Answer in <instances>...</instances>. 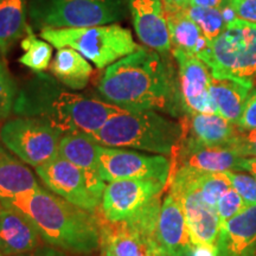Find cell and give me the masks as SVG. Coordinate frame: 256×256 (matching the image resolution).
<instances>
[{"label": "cell", "mask_w": 256, "mask_h": 256, "mask_svg": "<svg viewBox=\"0 0 256 256\" xmlns=\"http://www.w3.org/2000/svg\"><path fill=\"white\" fill-rule=\"evenodd\" d=\"M256 244V206H249L220 224L218 256H248Z\"/></svg>", "instance_id": "cell-20"}, {"label": "cell", "mask_w": 256, "mask_h": 256, "mask_svg": "<svg viewBox=\"0 0 256 256\" xmlns=\"http://www.w3.org/2000/svg\"><path fill=\"white\" fill-rule=\"evenodd\" d=\"M242 158L244 156L232 146H200L180 140L170 160L171 172L185 168L200 174H215L240 170Z\"/></svg>", "instance_id": "cell-14"}, {"label": "cell", "mask_w": 256, "mask_h": 256, "mask_svg": "<svg viewBox=\"0 0 256 256\" xmlns=\"http://www.w3.org/2000/svg\"><path fill=\"white\" fill-rule=\"evenodd\" d=\"M127 0H30L34 28H90L115 24L127 14Z\"/></svg>", "instance_id": "cell-6"}, {"label": "cell", "mask_w": 256, "mask_h": 256, "mask_svg": "<svg viewBox=\"0 0 256 256\" xmlns=\"http://www.w3.org/2000/svg\"><path fill=\"white\" fill-rule=\"evenodd\" d=\"M240 170H244L256 179V156H244L240 162Z\"/></svg>", "instance_id": "cell-38"}, {"label": "cell", "mask_w": 256, "mask_h": 256, "mask_svg": "<svg viewBox=\"0 0 256 256\" xmlns=\"http://www.w3.org/2000/svg\"><path fill=\"white\" fill-rule=\"evenodd\" d=\"M43 188L24 162L0 146V200H11Z\"/></svg>", "instance_id": "cell-22"}, {"label": "cell", "mask_w": 256, "mask_h": 256, "mask_svg": "<svg viewBox=\"0 0 256 256\" xmlns=\"http://www.w3.org/2000/svg\"><path fill=\"white\" fill-rule=\"evenodd\" d=\"M50 72L57 81L72 90H82L90 81L92 68L84 56L72 48L57 51Z\"/></svg>", "instance_id": "cell-24"}, {"label": "cell", "mask_w": 256, "mask_h": 256, "mask_svg": "<svg viewBox=\"0 0 256 256\" xmlns=\"http://www.w3.org/2000/svg\"><path fill=\"white\" fill-rule=\"evenodd\" d=\"M42 238L31 220L6 206L0 214V249L4 256H18L40 247Z\"/></svg>", "instance_id": "cell-19"}, {"label": "cell", "mask_w": 256, "mask_h": 256, "mask_svg": "<svg viewBox=\"0 0 256 256\" xmlns=\"http://www.w3.org/2000/svg\"><path fill=\"white\" fill-rule=\"evenodd\" d=\"M196 184L202 200L208 206L215 209L220 198L232 188V183L226 172H215V174L196 172Z\"/></svg>", "instance_id": "cell-28"}, {"label": "cell", "mask_w": 256, "mask_h": 256, "mask_svg": "<svg viewBox=\"0 0 256 256\" xmlns=\"http://www.w3.org/2000/svg\"><path fill=\"white\" fill-rule=\"evenodd\" d=\"M254 88L252 80L211 78L210 94L216 114L236 124Z\"/></svg>", "instance_id": "cell-21"}, {"label": "cell", "mask_w": 256, "mask_h": 256, "mask_svg": "<svg viewBox=\"0 0 256 256\" xmlns=\"http://www.w3.org/2000/svg\"><path fill=\"white\" fill-rule=\"evenodd\" d=\"M232 188L240 194L243 202L249 206H256V179L249 174L226 171Z\"/></svg>", "instance_id": "cell-31"}, {"label": "cell", "mask_w": 256, "mask_h": 256, "mask_svg": "<svg viewBox=\"0 0 256 256\" xmlns=\"http://www.w3.org/2000/svg\"><path fill=\"white\" fill-rule=\"evenodd\" d=\"M34 170L46 188L63 200L92 212L101 206V202L89 190L84 172L62 156H57Z\"/></svg>", "instance_id": "cell-13"}, {"label": "cell", "mask_w": 256, "mask_h": 256, "mask_svg": "<svg viewBox=\"0 0 256 256\" xmlns=\"http://www.w3.org/2000/svg\"><path fill=\"white\" fill-rule=\"evenodd\" d=\"M40 37L57 49L72 48L92 60L98 69L112 66L124 56L140 49L132 32L119 24L90 28H46Z\"/></svg>", "instance_id": "cell-5"}, {"label": "cell", "mask_w": 256, "mask_h": 256, "mask_svg": "<svg viewBox=\"0 0 256 256\" xmlns=\"http://www.w3.org/2000/svg\"><path fill=\"white\" fill-rule=\"evenodd\" d=\"M182 142L200 146H232L240 130L218 114H186L182 116Z\"/></svg>", "instance_id": "cell-18"}, {"label": "cell", "mask_w": 256, "mask_h": 256, "mask_svg": "<svg viewBox=\"0 0 256 256\" xmlns=\"http://www.w3.org/2000/svg\"><path fill=\"white\" fill-rule=\"evenodd\" d=\"M228 5V0H190L188 6L204 8H218L223 10Z\"/></svg>", "instance_id": "cell-37"}, {"label": "cell", "mask_w": 256, "mask_h": 256, "mask_svg": "<svg viewBox=\"0 0 256 256\" xmlns=\"http://www.w3.org/2000/svg\"><path fill=\"white\" fill-rule=\"evenodd\" d=\"M0 256H4V254H2V249H0Z\"/></svg>", "instance_id": "cell-43"}, {"label": "cell", "mask_w": 256, "mask_h": 256, "mask_svg": "<svg viewBox=\"0 0 256 256\" xmlns=\"http://www.w3.org/2000/svg\"><path fill=\"white\" fill-rule=\"evenodd\" d=\"M166 19L172 49L183 50L200 60L210 44L200 28L188 17L185 10L166 12Z\"/></svg>", "instance_id": "cell-23"}, {"label": "cell", "mask_w": 256, "mask_h": 256, "mask_svg": "<svg viewBox=\"0 0 256 256\" xmlns=\"http://www.w3.org/2000/svg\"><path fill=\"white\" fill-rule=\"evenodd\" d=\"M246 208H247V204L243 202L238 192L232 188L220 198L216 204V212L218 215L220 224L228 222L232 217L242 212Z\"/></svg>", "instance_id": "cell-30"}, {"label": "cell", "mask_w": 256, "mask_h": 256, "mask_svg": "<svg viewBox=\"0 0 256 256\" xmlns=\"http://www.w3.org/2000/svg\"><path fill=\"white\" fill-rule=\"evenodd\" d=\"M98 150L100 145L84 133L63 134L58 145V156L84 172L89 190L101 202L107 183L98 171Z\"/></svg>", "instance_id": "cell-17"}, {"label": "cell", "mask_w": 256, "mask_h": 256, "mask_svg": "<svg viewBox=\"0 0 256 256\" xmlns=\"http://www.w3.org/2000/svg\"><path fill=\"white\" fill-rule=\"evenodd\" d=\"M185 12L200 28L209 43L215 40L228 25L222 10L188 6Z\"/></svg>", "instance_id": "cell-27"}, {"label": "cell", "mask_w": 256, "mask_h": 256, "mask_svg": "<svg viewBox=\"0 0 256 256\" xmlns=\"http://www.w3.org/2000/svg\"><path fill=\"white\" fill-rule=\"evenodd\" d=\"M178 64V89L183 115L216 114L210 94L211 72L198 57L183 50L172 49Z\"/></svg>", "instance_id": "cell-12"}, {"label": "cell", "mask_w": 256, "mask_h": 256, "mask_svg": "<svg viewBox=\"0 0 256 256\" xmlns=\"http://www.w3.org/2000/svg\"><path fill=\"white\" fill-rule=\"evenodd\" d=\"M63 133L37 118L18 116L0 128V140L8 151L32 168L46 165L58 156Z\"/></svg>", "instance_id": "cell-8"}, {"label": "cell", "mask_w": 256, "mask_h": 256, "mask_svg": "<svg viewBox=\"0 0 256 256\" xmlns=\"http://www.w3.org/2000/svg\"><path fill=\"white\" fill-rule=\"evenodd\" d=\"M122 110L102 98L70 92L54 76L37 72L18 90L12 112L46 121L63 134L92 136Z\"/></svg>", "instance_id": "cell-2"}, {"label": "cell", "mask_w": 256, "mask_h": 256, "mask_svg": "<svg viewBox=\"0 0 256 256\" xmlns=\"http://www.w3.org/2000/svg\"><path fill=\"white\" fill-rule=\"evenodd\" d=\"M236 126L242 132L256 130V90H252L249 95L244 108H243L242 115L236 124Z\"/></svg>", "instance_id": "cell-32"}, {"label": "cell", "mask_w": 256, "mask_h": 256, "mask_svg": "<svg viewBox=\"0 0 256 256\" xmlns=\"http://www.w3.org/2000/svg\"><path fill=\"white\" fill-rule=\"evenodd\" d=\"M102 100L127 112L182 114L178 76L162 54L140 48L104 70L96 84Z\"/></svg>", "instance_id": "cell-1"}, {"label": "cell", "mask_w": 256, "mask_h": 256, "mask_svg": "<svg viewBox=\"0 0 256 256\" xmlns=\"http://www.w3.org/2000/svg\"><path fill=\"white\" fill-rule=\"evenodd\" d=\"M166 188L156 180L124 179L107 183L102 196L101 209L110 223L124 222L139 212Z\"/></svg>", "instance_id": "cell-11"}, {"label": "cell", "mask_w": 256, "mask_h": 256, "mask_svg": "<svg viewBox=\"0 0 256 256\" xmlns=\"http://www.w3.org/2000/svg\"><path fill=\"white\" fill-rule=\"evenodd\" d=\"M18 256H69L66 254V252L60 250L58 248L55 247H44V246H40L34 249V250L28 252L26 254L18 255Z\"/></svg>", "instance_id": "cell-36"}, {"label": "cell", "mask_w": 256, "mask_h": 256, "mask_svg": "<svg viewBox=\"0 0 256 256\" xmlns=\"http://www.w3.org/2000/svg\"><path fill=\"white\" fill-rule=\"evenodd\" d=\"M104 256H114L113 254L110 250H107V249H104Z\"/></svg>", "instance_id": "cell-41"}, {"label": "cell", "mask_w": 256, "mask_h": 256, "mask_svg": "<svg viewBox=\"0 0 256 256\" xmlns=\"http://www.w3.org/2000/svg\"><path fill=\"white\" fill-rule=\"evenodd\" d=\"M26 0H0V52L6 56L28 32Z\"/></svg>", "instance_id": "cell-25"}, {"label": "cell", "mask_w": 256, "mask_h": 256, "mask_svg": "<svg viewBox=\"0 0 256 256\" xmlns=\"http://www.w3.org/2000/svg\"><path fill=\"white\" fill-rule=\"evenodd\" d=\"M5 208H6V206H5L4 200H0V214H2V211L5 210Z\"/></svg>", "instance_id": "cell-40"}, {"label": "cell", "mask_w": 256, "mask_h": 256, "mask_svg": "<svg viewBox=\"0 0 256 256\" xmlns=\"http://www.w3.org/2000/svg\"><path fill=\"white\" fill-rule=\"evenodd\" d=\"M156 242L160 256H188L194 246L180 202L171 192L160 206Z\"/></svg>", "instance_id": "cell-16"}, {"label": "cell", "mask_w": 256, "mask_h": 256, "mask_svg": "<svg viewBox=\"0 0 256 256\" xmlns=\"http://www.w3.org/2000/svg\"><path fill=\"white\" fill-rule=\"evenodd\" d=\"M180 122H176L156 110H122L110 118L92 139L101 146L171 156L180 142Z\"/></svg>", "instance_id": "cell-4"}, {"label": "cell", "mask_w": 256, "mask_h": 256, "mask_svg": "<svg viewBox=\"0 0 256 256\" xmlns=\"http://www.w3.org/2000/svg\"><path fill=\"white\" fill-rule=\"evenodd\" d=\"M4 203L26 216L51 247L80 255L92 254L102 248V226L92 211L48 188L19 194Z\"/></svg>", "instance_id": "cell-3"}, {"label": "cell", "mask_w": 256, "mask_h": 256, "mask_svg": "<svg viewBox=\"0 0 256 256\" xmlns=\"http://www.w3.org/2000/svg\"><path fill=\"white\" fill-rule=\"evenodd\" d=\"M18 88L8 68L0 60V121L5 120L14 110Z\"/></svg>", "instance_id": "cell-29"}, {"label": "cell", "mask_w": 256, "mask_h": 256, "mask_svg": "<svg viewBox=\"0 0 256 256\" xmlns=\"http://www.w3.org/2000/svg\"><path fill=\"white\" fill-rule=\"evenodd\" d=\"M170 192L178 198L194 244L217 246L220 222L215 208L202 200L196 184V172L178 168L170 174Z\"/></svg>", "instance_id": "cell-9"}, {"label": "cell", "mask_w": 256, "mask_h": 256, "mask_svg": "<svg viewBox=\"0 0 256 256\" xmlns=\"http://www.w3.org/2000/svg\"><path fill=\"white\" fill-rule=\"evenodd\" d=\"M132 23L140 42L156 52L172 50L171 38L162 0H127Z\"/></svg>", "instance_id": "cell-15"}, {"label": "cell", "mask_w": 256, "mask_h": 256, "mask_svg": "<svg viewBox=\"0 0 256 256\" xmlns=\"http://www.w3.org/2000/svg\"><path fill=\"white\" fill-rule=\"evenodd\" d=\"M248 256H256V244H255V247L252 249V252H249Z\"/></svg>", "instance_id": "cell-42"}, {"label": "cell", "mask_w": 256, "mask_h": 256, "mask_svg": "<svg viewBox=\"0 0 256 256\" xmlns=\"http://www.w3.org/2000/svg\"><path fill=\"white\" fill-rule=\"evenodd\" d=\"M200 60L216 78L252 80L256 76V24L234 19Z\"/></svg>", "instance_id": "cell-7"}, {"label": "cell", "mask_w": 256, "mask_h": 256, "mask_svg": "<svg viewBox=\"0 0 256 256\" xmlns=\"http://www.w3.org/2000/svg\"><path fill=\"white\" fill-rule=\"evenodd\" d=\"M228 5L238 19L256 24V0H228Z\"/></svg>", "instance_id": "cell-34"}, {"label": "cell", "mask_w": 256, "mask_h": 256, "mask_svg": "<svg viewBox=\"0 0 256 256\" xmlns=\"http://www.w3.org/2000/svg\"><path fill=\"white\" fill-rule=\"evenodd\" d=\"M98 171L106 183L124 179H139L156 180L168 186L171 160L162 154H148L130 148L100 145Z\"/></svg>", "instance_id": "cell-10"}, {"label": "cell", "mask_w": 256, "mask_h": 256, "mask_svg": "<svg viewBox=\"0 0 256 256\" xmlns=\"http://www.w3.org/2000/svg\"><path fill=\"white\" fill-rule=\"evenodd\" d=\"M26 34L20 44L24 54L18 60L19 63L28 66L32 72H44L49 68L51 57H52V46L46 42L38 40L32 32L31 26L28 28Z\"/></svg>", "instance_id": "cell-26"}, {"label": "cell", "mask_w": 256, "mask_h": 256, "mask_svg": "<svg viewBox=\"0 0 256 256\" xmlns=\"http://www.w3.org/2000/svg\"><path fill=\"white\" fill-rule=\"evenodd\" d=\"M242 156H256V130L242 132L232 145Z\"/></svg>", "instance_id": "cell-33"}, {"label": "cell", "mask_w": 256, "mask_h": 256, "mask_svg": "<svg viewBox=\"0 0 256 256\" xmlns=\"http://www.w3.org/2000/svg\"><path fill=\"white\" fill-rule=\"evenodd\" d=\"M190 0H162L164 2L165 12L177 11V10H185L188 6Z\"/></svg>", "instance_id": "cell-39"}, {"label": "cell", "mask_w": 256, "mask_h": 256, "mask_svg": "<svg viewBox=\"0 0 256 256\" xmlns=\"http://www.w3.org/2000/svg\"><path fill=\"white\" fill-rule=\"evenodd\" d=\"M188 256H218L217 246L194 244Z\"/></svg>", "instance_id": "cell-35"}]
</instances>
